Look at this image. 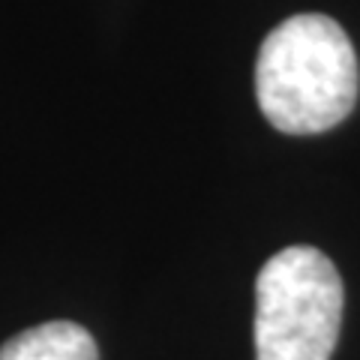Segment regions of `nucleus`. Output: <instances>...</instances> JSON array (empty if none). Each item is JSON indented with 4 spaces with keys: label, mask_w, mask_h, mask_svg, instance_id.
<instances>
[{
    "label": "nucleus",
    "mask_w": 360,
    "mask_h": 360,
    "mask_svg": "<svg viewBox=\"0 0 360 360\" xmlns=\"http://www.w3.org/2000/svg\"><path fill=\"white\" fill-rule=\"evenodd\" d=\"M342 279L315 246H288L255 279V360H330L342 324Z\"/></svg>",
    "instance_id": "nucleus-2"
},
{
    "label": "nucleus",
    "mask_w": 360,
    "mask_h": 360,
    "mask_svg": "<svg viewBox=\"0 0 360 360\" xmlns=\"http://www.w3.org/2000/svg\"><path fill=\"white\" fill-rule=\"evenodd\" d=\"M357 87L354 45L330 15H291L264 37L255 63V96L279 132L333 129L352 115Z\"/></svg>",
    "instance_id": "nucleus-1"
},
{
    "label": "nucleus",
    "mask_w": 360,
    "mask_h": 360,
    "mask_svg": "<svg viewBox=\"0 0 360 360\" xmlns=\"http://www.w3.org/2000/svg\"><path fill=\"white\" fill-rule=\"evenodd\" d=\"M0 360H99V348L82 324L45 321L6 340Z\"/></svg>",
    "instance_id": "nucleus-3"
}]
</instances>
